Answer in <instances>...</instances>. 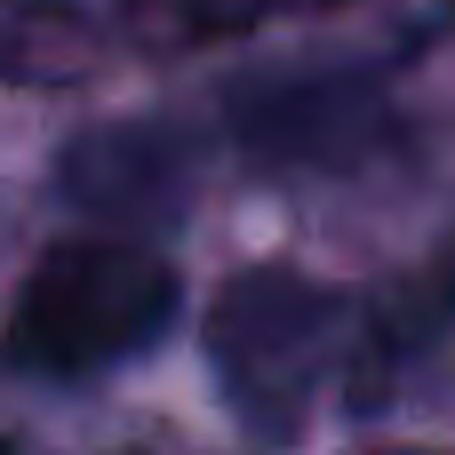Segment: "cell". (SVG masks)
<instances>
[{
	"mask_svg": "<svg viewBox=\"0 0 455 455\" xmlns=\"http://www.w3.org/2000/svg\"><path fill=\"white\" fill-rule=\"evenodd\" d=\"M232 136L272 168H352L392 136V104L368 72H272L232 96Z\"/></svg>",
	"mask_w": 455,
	"mask_h": 455,
	"instance_id": "3957f363",
	"label": "cell"
},
{
	"mask_svg": "<svg viewBox=\"0 0 455 455\" xmlns=\"http://www.w3.org/2000/svg\"><path fill=\"white\" fill-rule=\"evenodd\" d=\"M176 304L184 280L144 240H56L8 304L0 360L40 384L104 376L120 360H144L176 328Z\"/></svg>",
	"mask_w": 455,
	"mask_h": 455,
	"instance_id": "6da1fadb",
	"label": "cell"
},
{
	"mask_svg": "<svg viewBox=\"0 0 455 455\" xmlns=\"http://www.w3.org/2000/svg\"><path fill=\"white\" fill-rule=\"evenodd\" d=\"M64 184L88 208H168L176 200V136L160 128H96L64 152Z\"/></svg>",
	"mask_w": 455,
	"mask_h": 455,
	"instance_id": "277c9868",
	"label": "cell"
},
{
	"mask_svg": "<svg viewBox=\"0 0 455 455\" xmlns=\"http://www.w3.org/2000/svg\"><path fill=\"white\" fill-rule=\"evenodd\" d=\"M455 328V248L416 280V288H400L368 328H360V400H384V384L400 376V368H416L440 336Z\"/></svg>",
	"mask_w": 455,
	"mask_h": 455,
	"instance_id": "5b68a950",
	"label": "cell"
},
{
	"mask_svg": "<svg viewBox=\"0 0 455 455\" xmlns=\"http://www.w3.org/2000/svg\"><path fill=\"white\" fill-rule=\"evenodd\" d=\"M336 320H344L336 288H320L296 264H248L224 280L208 312V360H216L232 416L256 440L304 432V408L320 400L328 360H336Z\"/></svg>",
	"mask_w": 455,
	"mask_h": 455,
	"instance_id": "7a4b0ae2",
	"label": "cell"
}]
</instances>
